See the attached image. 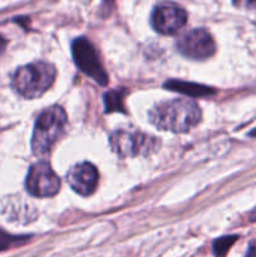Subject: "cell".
<instances>
[{"mask_svg":"<svg viewBox=\"0 0 256 257\" xmlns=\"http://www.w3.org/2000/svg\"><path fill=\"white\" fill-rule=\"evenodd\" d=\"M200 120L201 109L193 100H163L150 110V122L158 130L167 132H188Z\"/></svg>","mask_w":256,"mask_h":257,"instance_id":"cell-1","label":"cell"},{"mask_svg":"<svg viewBox=\"0 0 256 257\" xmlns=\"http://www.w3.org/2000/svg\"><path fill=\"white\" fill-rule=\"evenodd\" d=\"M68 118L59 105L43 110L35 122L32 137V150L37 157L48 155L67 131Z\"/></svg>","mask_w":256,"mask_h":257,"instance_id":"cell-2","label":"cell"},{"mask_svg":"<svg viewBox=\"0 0 256 257\" xmlns=\"http://www.w3.org/2000/svg\"><path fill=\"white\" fill-rule=\"evenodd\" d=\"M57 77L55 67L47 62H34L18 68L13 75V88L28 99L44 94Z\"/></svg>","mask_w":256,"mask_h":257,"instance_id":"cell-3","label":"cell"},{"mask_svg":"<svg viewBox=\"0 0 256 257\" xmlns=\"http://www.w3.org/2000/svg\"><path fill=\"white\" fill-rule=\"evenodd\" d=\"M113 152L120 158L148 156L160 147V140L140 130H117L109 136Z\"/></svg>","mask_w":256,"mask_h":257,"instance_id":"cell-4","label":"cell"},{"mask_svg":"<svg viewBox=\"0 0 256 257\" xmlns=\"http://www.w3.org/2000/svg\"><path fill=\"white\" fill-rule=\"evenodd\" d=\"M72 55L77 67L84 74L103 87L108 84V74L100 63L97 49L89 39L84 37L77 38L72 43Z\"/></svg>","mask_w":256,"mask_h":257,"instance_id":"cell-5","label":"cell"},{"mask_svg":"<svg viewBox=\"0 0 256 257\" xmlns=\"http://www.w3.org/2000/svg\"><path fill=\"white\" fill-rule=\"evenodd\" d=\"M25 188L34 197H52L59 192L60 180L45 161H39L30 167Z\"/></svg>","mask_w":256,"mask_h":257,"instance_id":"cell-6","label":"cell"},{"mask_svg":"<svg viewBox=\"0 0 256 257\" xmlns=\"http://www.w3.org/2000/svg\"><path fill=\"white\" fill-rule=\"evenodd\" d=\"M177 50L186 58L203 60L215 54L216 44L206 29H192L183 33L176 43Z\"/></svg>","mask_w":256,"mask_h":257,"instance_id":"cell-7","label":"cell"},{"mask_svg":"<svg viewBox=\"0 0 256 257\" xmlns=\"http://www.w3.org/2000/svg\"><path fill=\"white\" fill-rule=\"evenodd\" d=\"M187 22V13L176 3H160L151 14L153 29L163 35H173L182 29Z\"/></svg>","mask_w":256,"mask_h":257,"instance_id":"cell-8","label":"cell"},{"mask_svg":"<svg viewBox=\"0 0 256 257\" xmlns=\"http://www.w3.org/2000/svg\"><path fill=\"white\" fill-rule=\"evenodd\" d=\"M98 171L92 163L82 162L73 166L67 175L70 187L80 196H89L95 191L98 185Z\"/></svg>","mask_w":256,"mask_h":257,"instance_id":"cell-9","label":"cell"},{"mask_svg":"<svg viewBox=\"0 0 256 257\" xmlns=\"http://www.w3.org/2000/svg\"><path fill=\"white\" fill-rule=\"evenodd\" d=\"M165 88L190 95V97H206V95H211L215 93L212 88L197 84V83L182 82V80H168L165 83Z\"/></svg>","mask_w":256,"mask_h":257,"instance_id":"cell-10","label":"cell"},{"mask_svg":"<svg viewBox=\"0 0 256 257\" xmlns=\"http://www.w3.org/2000/svg\"><path fill=\"white\" fill-rule=\"evenodd\" d=\"M124 90H110V92L104 94V107L105 112H124V107H123V97H124Z\"/></svg>","mask_w":256,"mask_h":257,"instance_id":"cell-11","label":"cell"},{"mask_svg":"<svg viewBox=\"0 0 256 257\" xmlns=\"http://www.w3.org/2000/svg\"><path fill=\"white\" fill-rule=\"evenodd\" d=\"M236 240H237V236L236 235L223 236V237L215 240L212 245L213 255H215V257H225L226 253L231 248V246L236 242Z\"/></svg>","mask_w":256,"mask_h":257,"instance_id":"cell-12","label":"cell"},{"mask_svg":"<svg viewBox=\"0 0 256 257\" xmlns=\"http://www.w3.org/2000/svg\"><path fill=\"white\" fill-rule=\"evenodd\" d=\"M245 257H256V246L255 243H251L247 248V252H246Z\"/></svg>","mask_w":256,"mask_h":257,"instance_id":"cell-13","label":"cell"},{"mask_svg":"<svg viewBox=\"0 0 256 257\" xmlns=\"http://www.w3.org/2000/svg\"><path fill=\"white\" fill-rule=\"evenodd\" d=\"M7 44H8V40L5 39L3 35H0V55L3 54V52H4L5 48H7Z\"/></svg>","mask_w":256,"mask_h":257,"instance_id":"cell-14","label":"cell"},{"mask_svg":"<svg viewBox=\"0 0 256 257\" xmlns=\"http://www.w3.org/2000/svg\"><path fill=\"white\" fill-rule=\"evenodd\" d=\"M248 220H250L251 222H256V207L250 212V215H248Z\"/></svg>","mask_w":256,"mask_h":257,"instance_id":"cell-15","label":"cell"},{"mask_svg":"<svg viewBox=\"0 0 256 257\" xmlns=\"http://www.w3.org/2000/svg\"><path fill=\"white\" fill-rule=\"evenodd\" d=\"M251 136H256V130H253V132L251 133Z\"/></svg>","mask_w":256,"mask_h":257,"instance_id":"cell-16","label":"cell"}]
</instances>
